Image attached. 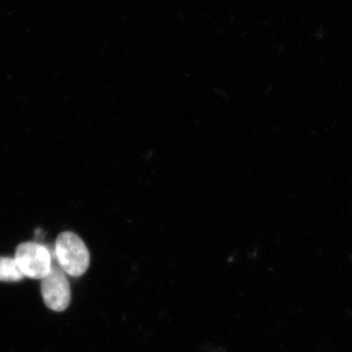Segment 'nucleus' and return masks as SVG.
<instances>
[{
  "mask_svg": "<svg viewBox=\"0 0 352 352\" xmlns=\"http://www.w3.org/2000/svg\"><path fill=\"white\" fill-rule=\"evenodd\" d=\"M56 263L66 274L74 277L85 274L90 264V253L76 233L64 232L57 236L54 250Z\"/></svg>",
  "mask_w": 352,
  "mask_h": 352,
  "instance_id": "1",
  "label": "nucleus"
},
{
  "mask_svg": "<svg viewBox=\"0 0 352 352\" xmlns=\"http://www.w3.org/2000/svg\"><path fill=\"white\" fill-rule=\"evenodd\" d=\"M15 261L26 277L42 280L50 272L52 256L46 246L37 242H23L17 246Z\"/></svg>",
  "mask_w": 352,
  "mask_h": 352,
  "instance_id": "2",
  "label": "nucleus"
},
{
  "mask_svg": "<svg viewBox=\"0 0 352 352\" xmlns=\"http://www.w3.org/2000/svg\"><path fill=\"white\" fill-rule=\"evenodd\" d=\"M65 274L58 263H52L50 272L41 280L43 302L55 311H65L72 300V290Z\"/></svg>",
  "mask_w": 352,
  "mask_h": 352,
  "instance_id": "3",
  "label": "nucleus"
},
{
  "mask_svg": "<svg viewBox=\"0 0 352 352\" xmlns=\"http://www.w3.org/2000/svg\"><path fill=\"white\" fill-rule=\"evenodd\" d=\"M15 258L0 257V281L15 283L25 278Z\"/></svg>",
  "mask_w": 352,
  "mask_h": 352,
  "instance_id": "4",
  "label": "nucleus"
}]
</instances>
